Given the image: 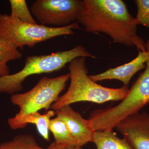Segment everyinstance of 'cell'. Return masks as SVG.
I'll return each mask as SVG.
<instances>
[{
	"label": "cell",
	"instance_id": "obj_12",
	"mask_svg": "<svg viewBox=\"0 0 149 149\" xmlns=\"http://www.w3.org/2000/svg\"><path fill=\"white\" fill-rule=\"evenodd\" d=\"M93 142L97 149H133L125 139L118 138L113 130L95 131Z\"/></svg>",
	"mask_w": 149,
	"mask_h": 149
},
{
	"label": "cell",
	"instance_id": "obj_10",
	"mask_svg": "<svg viewBox=\"0 0 149 149\" xmlns=\"http://www.w3.org/2000/svg\"><path fill=\"white\" fill-rule=\"evenodd\" d=\"M56 114L66 124L72 136L83 147L89 142H93V131L89 120L82 117L78 112L75 111L70 105L64 106L56 110Z\"/></svg>",
	"mask_w": 149,
	"mask_h": 149
},
{
	"label": "cell",
	"instance_id": "obj_3",
	"mask_svg": "<svg viewBox=\"0 0 149 149\" xmlns=\"http://www.w3.org/2000/svg\"><path fill=\"white\" fill-rule=\"evenodd\" d=\"M79 57L95 58L83 45H77L69 50L58 51L48 55L28 56L24 66L19 72L0 76V93L12 95L21 91L27 77L34 74L59 71Z\"/></svg>",
	"mask_w": 149,
	"mask_h": 149
},
{
	"label": "cell",
	"instance_id": "obj_13",
	"mask_svg": "<svg viewBox=\"0 0 149 149\" xmlns=\"http://www.w3.org/2000/svg\"><path fill=\"white\" fill-rule=\"evenodd\" d=\"M49 129L53 135L55 143L58 145L68 147L79 146L77 141L70 132L66 124L58 118L51 119Z\"/></svg>",
	"mask_w": 149,
	"mask_h": 149
},
{
	"label": "cell",
	"instance_id": "obj_11",
	"mask_svg": "<svg viewBox=\"0 0 149 149\" xmlns=\"http://www.w3.org/2000/svg\"><path fill=\"white\" fill-rule=\"evenodd\" d=\"M55 114V111L53 110L49 111L44 114L36 112L20 118H9L8 123L12 130L24 128L29 123L35 124L40 135L46 141H50L49 129L50 120Z\"/></svg>",
	"mask_w": 149,
	"mask_h": 149
},
{
	"label": "cell",
	"instance_id": "obj_18",
	"mask_svg": "<svg viewBox=\"0 0 149 149\" xmlns=\"http://www.w3.org/2000/svg\"><path fill=\"white\" fill-rule=\"evenodd\" d=\"M81 148L82 147L79 146L72 147L59 146L54 142L46 149H81Z\"/></svg>",
	"mask_w": 149,
	"mask_h": 149
},
{
	"label": "cell",
	"instance_id": "obj_17",
	"mask_svg": "<svg viewBox=\"0 0 149 149\" xmlns=\"http://www.w3.org/2000/svg\"><path fill=\"white\" fill-rule=\"evenodd\" d=\"M134 2L137 8V24L149 29V0H136Z\"/></svg>",
	"mask_w": 149,
	"mask_h": 149
},
{
	"label": "cell",
	"instance_id": "obj_6",
	"mask_svg": "<svg viewBox=\"0 0 149 149\" xmlns=\"http://www.w3.org/2000/svg\"><path fill=\"white\" fill-rule=\"evenodd\" d=\"M69 78V73L55 77H43L28 92L11 95L12 103L19 108V111L14 117L20 118L41 109L50 108L65 89Z\"/></svg>",
	"mask_w": 149,
	"mask_h": 149
},
{
	"label": "cell",
	"instance_id": "obj_14",
	"mask_svg": "<svg viewBox=\"0 0 149 149\" xmlns=\"http://www.w3.org/2000/svg\"><path fill=\"white\" fill-rule=\"evenodd\" d=\"M22 53L10 42L0 37V76L10 74L8 63L11 61L19 59Z\"/></svg>",
	"mask_w": 149,
	"mask_h": 149
},
{
	"label": "cell",
	"instance_id": "obj_2",
	"mask_svg": "<svg viewBox=\"0 0 149 149\" xmlns=\"http://www.w3.org/2000/svg\"><path fill=\"white\" fill-rule=\"evenodd\" d=\"M86 57H79L69 63L70 85L66 93L59 97L51 108L53 110L64 106L80 102L102 104L109 101L123 100L128 94V87L118 88L104 87L93 81L88 75Z\"/></svg>",
	"mask_w": 149,
	"mask_h": 149
},
{
	"label": "cell",
	"instance_id": "obj_1",
	"mask_svg": "<svg viewBox=\"0 0 149 149\" xmlns=\"http://www.w3.org/2000/svg\"><path fill=\"white\" fill-rule=\"evenodd\" d=\"M77 22L87 32L103 33L113 42L146 51V43L137 34L136 19L122 0H83Z\"/></svg>",
	"mask_w": 149,
	"mask_h": 149
},
{
	"label": "cell",
	"instance_id": "obj_8",
	"mask_svg": "<svg viewBox=\"0 0 149 149\" xmlns=\"http://www.w3.org/2000/svg\"><path fill=\"white\" fill-rule=\"evenodd\" d=\"M133 149H149V113L139 112L121 120L115 127Z\"/></svg>",
	"mask_w": 149,
	"mask_h": 149
},
{
	"label": "cell",
	"instance_id": "obj_9",
	"mask_svg": "<svg viewBox=\"0 0 149 149\" xmlns=\"http://www.w3.org/2000/svg\"><path fill=\"white\" fill-rule=\"evenodd\" d=\"M146 51L139 50L136 58L126 63L114 68L98 74L89 75L94 82L105 80H117L121 81L123 85L128 86L130 80L136 72L146 68V63L149 60V40L146 43Z\"/></svg>",
	"mask_w": 149,
	"mask_h": 149
},
{
	"label": "cell",
	"instance_id": "obj_7",
	"mask_svg": "<svg viewBox=\"0 0 149 149\" xmlns=\"http://www.w3.org/2000/svg\"><path fill=\"white\" fill-rule=\"evenodd\" d=\"M82 8L81 0H36L30 10L41 25L61 27L77 22Z\"/></svg>",
	"mask_w": 149,
	"mask_h": 149
},
{
	"label": "cell",
	"instance_id": "obj_5",
	"mask_svg": "<svg viewBox=\"0 0 149 149\" xmlns=\"http://www.w3.org/2000/svg\"><path fill=\"white\" fill-rule=\"evenodd\" d=\"M77 22L67 26L51 27L25 23L7 14L0 13V37L23 50L25 46L34 47L36 44L63 35H72L74 29H80Z\"/></svg>",
	"mask_w": 149,
	"mask_h": 149
},
{
	"label": "cell",
	"instance_id": "obj_15",
	"mask_svg": "<svg viewBox=\"0 0 149 149\" xmlns=\"http://www.w3.org/2000/svg\"><path fill=\"white\" fill-rule=\"evenodd\" d=\"M0 149H46L41 148L34 136L29 134H20L12 140L0 144Z\"/></svg>",
	"mask_w": 149,
	"mask_h": 149
},
{
	"label": "cell",
	"instance_id": "obj_16",
	"mask_svg": "<svg viewBox=\"0 0 149 149\" xmlns=\"http://www.w3.org/2000/svg\"><path fill=\"white\" fill-rule=\"evenodd\" d=\"M9 2L11 10L10 16L25 23L37 24L29 11L26 1L24 0H10Z\"/></svg>",
	"mask_w": 149,
	"mask_h": 149
},
{
	"label": "cell",
	"instance_id": "obj_4",
	"mask_svg": "<svg viewBox=\"0 0 149 149\" xmlns=\"http://www.w3.org/2000/svg\"><path fill=\"white\" fill-rule=\"evenodd\" d=\"M149 103V60L145 71L128 90L127 96L116 106L92 112L89 120L94 131L113 130L121 120L139 112Z\"/></svg>",
	"mask_w": 149,
	"mask_h": 149
}]
</instances>
